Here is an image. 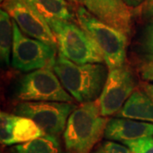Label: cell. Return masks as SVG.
Listing matches in <instances>:
<instances>
[{"label":"cell","mask_w":153,"mask_h":153,"mask_svg":"<svg viewBox=\"0 0 153 153\" xmlns=\"http://www.w3.org/2000/svg\"><path fill=\"white\" fill-rule=\"evenodd\" d=\"M94 16L128 36L131 33L132 14L123 0H79Z\"/></svg>","instance_id":"30bf717a"},{"label":"cell","mask_w":153,"mask_h":153,"mask_svg":"<svg viewBox=\"0 0 153 153\" xmlns=\"http://www.w3.org/2000/svg\"><path fill=\"white\" fill-rule=\"evenodd\" d=\"M94 153H101V152H100V151H99V150H97V151H96V152H94Z\"/></svg>","instance_id":"484cf974"},{"label":"cell","mask_w":153,"mask_h":153,"mask_svg":"<svg viewBox=\"0 0 153 153\" xmlns=\"http://www.w3.org/2000/svg\"><path fill=\"white\" fill-rule=\"evenodd\" d=\"M13 44V19L4 9L0 11V55L5 65L10 64Z\"/></svg>","instance_id":"2e32d148"},{"label":"cell","mask_w":153,"mask_h":153,"mask_svg":"<svg viewBox=\"0 0 153 153\" xmlns=\"http://www.w3.org/2000/svg\"><path fill=\"white\" fill-rule=\"evenodd\" d=\"M18 101H58L73 102V97L61 84L51 67L41 68L24 75L15 90Z\"/></svg>","instance_id":"5b68a950"},{"label":"cell","mask_w":153,"mask_h":153,"mask_svg":"<svg viewBox=\"0 0 153 153\" xmlns=\"http://www.w3.org/2000/svg\"><path fill=\"white\" fill-rule=\"evenodd\" d=\"M28 5L44 18L50 20L73 22L76 12L67 0H24Z\"/></svg>","instance_id":"5bb4252c"},{"label":"cell","mask_w":153,"mask_h":153,"mask_svg":"<svg viewBox=\"0 0 153 153\" xmlns=\"http://www.w3.org/2000/svg\"><path fill=\"white\" fill-rule=\"evenodd\" d=\"M117 114L120 117L153 123V100L145 91L134 90Z\"/></svg>","instance_id":"4fadbf2b"},{"label":"cell","mask_w":153,"mask_h":153,"mask_svg":"<svg viewBox=\"0 0 153 153\" xmlns=\"http://www.w3.org/2000/svg\"><path fill=\"white\" fill-rule=\"evenodd\" d=\"M123 1L129 8H137L141 5L145 0H123Z\"/></svg>","instance_id":"7402d4cb"},{"label":"cell","mask_w":153,"mask_h":153,"mask_svg":"<svg viewBox=\"0 0 153 153\" xmlns=\"http://www.w3.org/2000/svg\"><path fill=\"white\" fill-rule=\"evenodd\" d=\"M104 136L107 140L123 143L153 136V123L128 118L110 119L106 124Z\"/></svg>","instance_id":"7c38bea8"},{"label":"cell","mask_w":153,"mask_h":153,"mask_svg":"<svg viewBox=\"0 0 153 153\" xmlns=\"http://www.w3.org/2000/svg\"><path fill=\"white\" fill-rule=\"evenodd\" d=\"M143 89L153 100V84H151V83H144L143 84Z\"/></svg>","instance_id":"603a6c76"},{"label":"cell","mask_w":153,"mask_h":153,"mask_svg":"<svg viewBox=\"0 0 153 153\" xmlns=\"http://www.w3.org/2000/svg\"><path fill=\"white\" fill-rule=\"evenodd\" d=\"M45 135L41 128L28 117L4 111L0 114V139L3 145L23 144Z\"/></svg>","instance_id":"8fae6325"},{"label":"cell","mask_w":153,"mask_h":153,"mask_svg":"<svg viewBox=\"0 0 153 153\" xmlns=\"http://www.w3.org/2000/svg\"><path fill=\"white\" fill-rule=\"evenodd\" d=\"M6 1H9V0H1V4L4 3V2H6Z\"/></svg>","instance_id":"d4e9b609"},{"label":"cell","mask_w":153,"mask_h":153,"mask_svg":"<svg viewBox=\"0 0 153 153\" xmlns=\"http://www.w3.org/2000/svg\"><path fill=\"white\" fill-rule=\"evenodd\" d=\"M53 70L66 91L81 104L98 100L109 72L102 63L76 64L60 53Z\"/></svg>","instance_id":"6da1fadb"},{"label":"cell","mask_w":153,"mask_h":153,"mask_svg":"<svg viewBox=\"0 0 153 153\" xmlns=\"http://www.w3.org/2000/svg\"><path fill=\"white\" fill-rule=\"evenodd\" d=\"M75 12L78 25L98 45L108 69L124 65L128 36L94 16L83 6H77Z\"/></svg>","instance_id":"277c9868"},{"label":"cell","mask_w":153,"mask_h":153,"mask_svg":"<svg viewBox=\"0 0 153 153\" xmlns=\"http://www.w3.org/2000/svg\"><path fill=\"white\" fill-rule=\"evenodd\" d=\"M123 144L129 148L131 153H153V137H146Z\"/></svg>","instance_id":"ac0fdd59"},{"label":"cell","mask_w":153,"mask_h":153,"mask_svg":"<svg viewBox=\"0 0 153 153\" xmlns=\"http://www.w3.org/2000/svg\"><path fill=\"white\" fill-rule=\"evenodd\" d=\"M57 39L58 51L76 64L103 63V55L89 34L75 22L61 20L47 22Z\"/></svg>","instance_id":"3957f363"},{"label":"cell","mask_w":153,"mask_h":153,"mask_svg":"<svg viewBox=\"0 0 153 153\" xmlns=\"http://www.w3.org/2000/svg\"><path fill=\"white\" fill-rule=\"evenodd\" d=\"M68 2H70V3H72V4H77L78 3H79V0H67Z\"/></svg>","instance_id":"cb8c5ba5"},{"label":"cell","mask_w":153,"mask_h":153,"mask_svg":"<svg viewBox=\"0 0 153 153\" xmlns=\"http://www.w3.org/2000/svg\"><path fill=\"white\" fill-rule=\"evenodd\" d=\"M1 5L16 22L22 33L58 48L56 37L49 24L24 0H9Z\"/></svg>","instance_id":"9c48e42d"},{"label":"cell","mask_w":153,"mask_h":153,"mask_svg":"<svg viewBox=\"0 0 153 153\" xmlns=\"http://www.w3.org/2000/svg\"><path fill=\"white\" fill-rule=\"evenodd\" d=\"M100 114L97 101L83 103L68 117L64 131L66 150L70 153H89L104 135L108 123Z\"/></svg>","instance_id":"7a4b0ae2"},{"label":"cell","mask_w":153,"mask_h":153,"mask_svg":"<svg viewBox=\"0 0 153 153\" xmlns=\"http://www.w3.org/2000/svg\"><path fill=\"white\" fill-rule=\"evenodd\" d=\"M98 150L101 153H131L128 147L126 148L125 146L113 141L103 143Z\"/></svg>","instance_id":"d6986e66"},{"label":"cell","mask_w":153,"mask_h":153,"mask_svg":"<svg viewBox=\"0 0 153 153\" xmlns=\"http://www.w3.org/2000/svg\"><path fill=\"white\" fill-rule=\"evenodd\" d=\"M76 108L68 102L22 101L15 105L13 111L34 121L46 135L58 137L65 131L68 117Z\"/></svg>","instance_id":"52a82bcc"},{"label":"cell","mask_w":153,"mask_h":153,"mask_svg":"<svg viewBox=\"0 0 153 153\" xmlns=\"http://www.w3.org/2000/svg\"><path fill=\"white\" fill-rule=\"evenodd\" d=\"M58 48L24 35L13 20L11 66L22 71H33L55 65Z\"/></svg>","instance_id":"8992f818"},{"label":"cell","mask_w":153,"mask_h":153,"mask_svg":"<svg viewBox=\"0 0 153 153\" xmlns=\"http://www.w3.org/2000/svg\"><path fill=\"white\" fill-rule=\"evenodd\" d=\"M14 153H70L63 150L57 137L45 135L34 140L19 144L14 147Z\"/></svg>","instance_id":"9a60e30c"},{"label":"cell","mask_w":153,"mask_h":153,"mask_svg":"<svg viewBox=\"0 0 153 153\" xmlns=\"http://www.w3.org/2000/svg\"><path fill=\"white\" fill-rule=\"evenodd\" d=\"M135 87L136 80L129 66L124 64L110 69L103 90L96 100L101 116L117 113L134 93Z\"/></svg>","instance_id":"ba28073f"},{"label":"cell","mask_w":153,"mask_h":153,"mask_svg":"<svg viewBox=\"0 0 153 153\" xmlns=\"http://www.w3.org/2000/svg\"><path fill=\"white\" fill-rule=\"evenodd\" d=\"M140 14L143 19L153 18V0H145L140 5Z\"/></svg>","instance_id":"ffe728a7"},{"label":"cell","mask_w":153,"mask_h":153,"mask_svg":"<svg viewBox=\"0 0 153 153\" xmlns=\"http://www.w3.org/2000/svg\"><path fill=\"white\" fill-rule=\"evenodd\" d=\"M137 52L144 64L153 62V18L149 20L139 37Z\"/></svg>","instance_id":"e0dca14e"},{"label":"cell","mask_w":153,"mask_h":153,"mask_svg":"<svg viewBox=\"0 0 153 153\" xmlns=\"http://www.w3.org/2000/svg\"><path fill=\"white\" fill-rule=\"evenodd\" d=\"M140 72L144 80L153 82V62L144 64L141 66Z\"/></svg>","instance_id":"44dd1931"}]
</instances>
